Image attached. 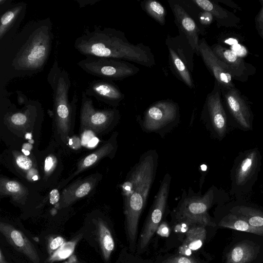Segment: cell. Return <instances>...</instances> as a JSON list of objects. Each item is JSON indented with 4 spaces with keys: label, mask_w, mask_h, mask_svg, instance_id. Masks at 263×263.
<instances>
[{
    "label": "cell",
    "mask_w": 263,
    "mask_h": 263,
    "mask_svg": "<svg viewBox=\"0 0 263 263\" xmlns=\"http://www.w3.org/2000/svg\"><path fill=\"white\" fill-rule=\"evenodd\" d=\"M54 39L50 17L31 20L15 36L0 45L1 85L15 78L35 75L43 70Z\"/></svg>",
    "instance_id": "1"
},
{
    "label": "cell",
    "mask_w": 263,
    "mask_h": 263,
    "mask_svg": "<svg viewBox=\"0 0 263 263\" xmlns=\"http://www.w3.org/2000/svg\"><path fill=\"white\" fill-rule=\"evenodd\" d=\"M74 47L86 57H96L120 59L151 68L156 65L151 48L143 43L132 44L121 30L95 26L86 29L78 37Z\"/></svg>",
    "instance_id": "2"
},
{
    "label": "cell",
    "mask_w": 263,
    "mask_h": 263,
    "mask_svg": "<svg viewBox=\"0 0 263 263\" xmlns=\"http://www.w3.org/2000/svg\"><path fill=\"white\" fill-rule=\"evenodd\" d=\"M157 164V152L148 150L141 156L122 185L127 238L134 250L139 219L154 180Z\"/></svg>",
    "instance_id": "3"
},
{
    "label": "cell",
    "mask_w": 263,
    "mask_h": 263,
    "mask_svg": "<svg viewBox=\"0 0 263 263\" xmlns=\"http://www.w3.org/2000/svg\"><path fill=\"white\" fill-rule=\"evenodd\" d=\"M52 89L54 120L63 141L67 139L72 115L79 100L76 91L69 99L71 81L69 73L61 68L57 60L53 62L47 77Z\"/></svg>",
    "instance_id": "4"
},
{
    "label": "cell",
    "mask_w": 263,
    "mask_h": 263,
    "mask_svg": "<svg viewBox=\"0 0 263 263\" xmlns=\"http://www.w3.org/2000/svg\"><path fill=\"white\" fill-rule=\"evenodd\" d=\"M78 65L90 75L111 81L133 76L140 71L138 67L129 62L102 57H86L79 61Z\"/></svg>",
    "instance_id": "5"
},
{
    "label": "cell",
    "mask_w": 263,
    "mask_h": 263,
    "mask_svg": "<svg viewBox=\"0 0 263 263\" xmlns=\"http://www.w3.org/2000/svg\"><path fill=\"white\" fill-rule=\"evenodd\" d=\"M171 181L170 175L166 174L160 184L141 233L139 241L141 249L147 246L162 219L167 205Z\"/></svg>",
    "instance_id": "6"
},
{
    "label": "cell",
    "mask_w": 263,
    "mask_h": 263,
    "mask_svg": "<svg viewBox=\"0 0 263 263\" xmlns=\"http://www.w3.org/2000/svg\"><path fill=\"white\" fill-rule=\"evenodd\" d=\"M213 197V191L210 190L203 197L186 198L178 210L177 215L179 219L188 224L215 226L208 212Z\"/></svg>",
    "instance_id": "7"
},
{
    "label": "cell",
    "mask_w": 263,
    "mask_h": 263,
    "mask_svg": "<svg viewBox=\"0 0 263 263\" xmlns=\"http://www.w3.org/2000/svg\"><path fill=\"white\" fill-rule=\"evenodd\" d=\"M119 118V112L115 108L96 109L91 99L84 91L82 92L80 119L83 126L100 132L116 123Z\"/></svg>",
    "instance_id": "8"
},
{
    "label": "cell",
    "mask_w": 263,
    "mask_h": 263,
    "mask_svg": "<svg viewBox=\"0 0 263 263\" xmlns=\"http://www.w3.org/2000/svg\"><path fill=\"white\" fill-rule=\"evenodd\" d=\"M179 113L178 104L171 100L156 102L145 110L142 126L150 132L157 130L174 122Z\"/></svg>",
    "instance_id": "9"
},
{
    "label": "cell",
    "mask_w": 263,
    "mask_h": 263,
    "mask_svg": "<svg viewBox=\"0 0 263 263\" xmlns=\"http://www.w3.org/2000/svg\"><path fill=\"white\" fill-rule=\"evenodd\" d=\"M214 53L226 65L233 80L246 82L249 77L256 72V68L251 64L246 62L233 51L219 44L210 46Z\"/></svg>",
    "instance_id": "10"
},
{
    "label": "cell",
    "mask_w": 263,
    "mask_h": 263,
    "mask_svg": "<svg viewBox=\"0 0 263 263\" xmlns=\"http://www.w3.org/2000/svg\"><path fill=\"white\" fill-rule=\"evenodd\" d=\"M202 112L208 117L217 134L222 137L227 129V118L223 105L221 88L216 81L212 90L206 97Z\"/></svg>",
    "instance_id": "11"
},
{
    "label": "cell",
    "mask_w": 263,
    "mask_h": 263,
    "mask_svg": "<svg viewBox=\"0 0 263 263\" xmlns=\"http://www.w3.org/2000/svg\"><path fill=\"white\" fill-rule=\"evenodd\" d=\"M221 90L222 99L231 115L242 127L249 129L252 112L245 96L235 87Z\"/></svg>",
    "instance_id": "12"
},
{
    "label": "cell",
    "mask_w": 263,
    "mask_h": 263,
    "mask_svg": "<svg viewBox=\"0 0 263 263\" xmlns=\"http://www.w3.org/2000/svg\"><path fill=\"white\" fill-rule=\"evenodd\" d=\"M199 53L208 70L220 88L235 87L233 79L223 62L213 52L204 38L199 41Z\"/></svg>",
    "instance_id": "13"
},
{
    "label": "cell",
    "mask_w": 263,
    "mask_h": 263,
    "mask_svg": "<svg viewBox=\"0 0 263 263\" xmlns=\"http://www.w3.org/2000/svg\"><path fill=\"white\" fill-rule=\"evenodd\" d=\"M27 6L24 2L12 4L1 13L0 45L12 39L20 29L26 13Z\"/></svg>",
    "instance_id": "14"
},
{
    "label": "cell",
    "mask_w": 263,
    "mask_h": 263,
    "mask_svg": "<svg viewBox=\"0 0 263 263\" xmlns=\"http://www.w3.org/2000/svg\"><path fill=\"white\" fill-rule=\"evenodd\" d=\"M168 2L179 31L186 36L195 53L200 55L199 35L200 31L197 24L180 4L172 1Z\"/></svg>",
    "instance_id": "15"
},
{
    "label": "cell",
    "mask_w": 263,
    "mask_h": 263,
    "mask_svg": "<svg viewBox=\"0 0 263 263\" xmlns=\"http://www.w3.org/2000/svg\"><path fill=\"white\" fill-rule=\"evenodd\" d=\"M84 92L88 97H94L114 106H118L125 97V95L112 81L102 79L90 82Z\"/></svg>",
    "instance_id": "16"
},
{
    "label": "cell",
    "mask_w": 263,
    "mask_h": 263,
    "mask_svg": "<svg viewBox=\"0 0 263 263\" xmlns=\"http://www.w3.org/2000/svg\"><path fill=\"white\" fill-rule=\"evenodd\" d=\"M0 232L9 243L17 251L26 256L34 263L40 262V257L34 245L21 231L10 224L1 222Z\"/></svg>",
    "instance_id": "17"
},
{
    "label": "cell",
    "mask_w": 263,
    "mask_h": 263,
    "mask_svg": "<svg viewBox=\"0 0 263 263\" xmlns=\"http://www.w3.org/2000/svg\"><path fill=\"white\" fill-rule=\"evenodd\" d=\"M201 10L210 12L219 26L238 27L240 19L233 12L223 8L215 0H192Z\"/></svg>",
    "instance_id": "18"
},
{
    "label": "cell",
    "mask_w": 263,
    "mask_h": 263,
    "mask_svg": "<svg viewBox=\"0 0 263 263\" xmlns=\"http://www.w3.org/2000/svg\"><path fill=\"white\" fill-rule=\"evenodd\" d=\"M176 36L168 34L166 37V45L171 46L182 60L189 70L192 72L194 69V54L195 53L186 36L180 31Z\"/></svg>",
    "instance_id": "19"
},
{
    "label": "cell",
    "mask_w": 263,
    "mask_h": 263,
    "mask_svg": "<svg viewBox=\"0 0 263 263\" xmlns=\"http://www.w3.org/2000/svg\"><path fill=\"white\" fill-rule=\"evenodd\" d=\"M206 235L205 226L197 225L190 228L186 232V238L179 249L181 254L189 256L192 251L201 247Z\"/></svg>",
    "instance_id": "20"
},
{
    "label": "cell",
    "mask_w": 263,
    "mask_h": 263,
    "mask_svg": "<svg viewBox=\"0 0 263 263\" xmlns=\"http://www.w3.org/2000/svg\"><path fill=\"white\" fill-rule=\"evenodd\" d=\"M256 246L247 241L236 244L228 253L226 263H249L257 255Z\"/></svg>",
    "instance_id": "21"
},
{
    "label": "cell",
    "mask_w": 263,
    "mask_h": 263,
    "mask_svg": "<svg viewBox=\"0 0 263 263\" xmlns=\"http://www.w3.org/2000/svg\"><path fill=\"white\" fill-rule=\"evenodd\" d=\"M117 133H115L104 145L94 153L83 159L79 163L78 168L73 176H75L84 170L92 166L101 158L112 154L117 148Z\"/></svg>",
    "instance_id": "22"
},
{
    "label": "cell",
    "mask_w": 263,
    "mask_h": 263,
    "mask_svg": "<svg viewBox=\"0 0 263 263\" xmlns=\"http://www.w3.org/2000/svg\"><path fill=\"white\" fill-rule=\"evenodd\" d=\"M168 50L170 66L174 75L190 88H194L195 85L191 72L171 46L166 45Z\"/></svg>",
    "instance_id": "23"
},
{
    "label": "cell",
    "mask_w": 263,
    "mask_h": 263,
    "mask_svg": "<svg viewBox=\"0 0 263 263\" xmlns=\"http://www.w3.org/2000/svg\"><path fill=\"white\" fill-rule=\"evenodd\" d=\"M257 161L255 151L250 152L241 161L235 172V180L237 184H243L251 178L257 167Z\"/></svg>",
    "instance_id": "24"
},
{
    "label": "cell",
    "mask_w": 263,
    "mask_h": 263,
    "mask_svg": "<svg viewBox=\"0 0 263 263\" xmlns=\"http://www.w3.org/2000/svg\"><path fill=\"white\" fill-rule=\"evenodd\" d=\"M219 226L263 236V228L253 227L246 221L233 213L229 214L223 218L220 221Z\"/></svg>",
    "instance_id": "25"
},
{
    "label": "cell",
    "mask_w": 263,
    "mask_h": 263,
    "mask_svg": "<svg viewBox=\"0 0 263 263\" xmlns=\"http://www.w3.org/2000/svg\"><path fill=\"white\" fill-rule=\"evenodd\" d=\"M98 234L104 259L108 261L114 250L115 242L109 229L102 221L98 222Z\"/></svg>",
    "instance_id": "26"
},
{
    "label": "cell",
    "mask_w": 263,
    "mask_h": 263,
    "mask_svg": "<svg viewBox=\"0 0 263 263\" xmlns=\"http://www.w3.org/2000/svg\"><path fill=\"white\" fill-rule=\"evenodd\" d=\"M233 214L246 221L251 226L263 228V213L257 209L246 206H236L231 210Z\"/></svg>",
    "instance_id": "27"
},
{
    "label": "cell",
    "mask_w": 263,
    "mask_h": 263,
    "mask_svg": "<svg viewBox=\"0 0 263 263\" xmlns=\"http://www.w3.org/2000/svg\"><path fill=\"white\" fill-rule=\"evenodd\" d=\"M142 9L161 25L165 23L166 11L158 1L155 0L144 1L141 3Z\"/></svg>",
    "instance_id": "28"
},
{
    "label": "cell",
    "mask_w": 263,
    "mask_h": 263,
    "mask_svg": "<svg viewBox=\"0 0 263 263\" xmlns=\"http://www.w3.org/2000/svg\"><path fill=\"white\" fill-rule=\"evenodd\" d=\"M1 193L13 195L14 198H19L25 194V189L21 184L15 181L4 180L1 181Z\"/></svg>",
    "instance_id": "29"
},
{
    "label": "cell",
    "mask_w": 263,
    "mask_h": 263,
    "mask_svg": "<svg viewBox=\"0 0 263 263\" xmlns=\"http://www.w3.org/2000/svg\"><path fill=\"white\" fill-rule=\"evenodd\" d=\"M94 182L93 181L89 179L81 183L76 188L74 192H72L70 199L67 202H70V201L82 198L87 195L93 187L95 184Z\"/></svg>",
    "instance_id": "30"
},
{
    "label": "cell",
    "mask_w": 263,
    "mask_h": 263,
    "mask_svg": "<svg viewBox=\"0 0 263 263\" xmlns=\"http://www.w3.org/2000/svg\"><path fill=\"white\" fill-rule=\"evenodd\" d=\"M74 248V243L73 242L65 243L62 247L55 253L50 259L55 260L65 258L72 252Z\"/></svg>",
    "instance_id": "31"
},
{
    "label": "cell",
    "mask_w": 263,
    "mask_h": 263,
    "mask_svg": "<svg viewBox=\"0 0 263 263\" xmlns=\"http://www.w3.org/2000/svg\"><path fill=\"white\" fill-rule=\"evenodd\" d=\"M15 160L17 166L24 170H28L32 166L31 160L25 155H17Z\"/></svg>",
    "instance_id": "32"
},
{
    "label": "cell",
    "mask_w": 263,
    "mask_h": 263,
    "mask_svg": "<svg viewBox=\"0 0 263 263\" xmlns=\"http://www.w3.org/2000/svg\"><path fill=\"white\" fill-rule=\"evenodd\" d=\"M162 263H198L193 258L185 255H178L169 257L164 261Z\"/></svg>",
    "instance_id": "33"
},
{
    "label": "cell",
    "mask_w": 263,
    "mask_h": 263,
    "mask_svg": "<svg viewBox=\"0 0 263 263\" xmlns=\"http://www.w3.org/2000/svg\"><path fill=\"white\" fill-rule=\"evenodd\" d=\"M57 159L52 155L48 156L44 162V172L46 175L51 173L55 167Z\"/></svg>",
    "instance_id": "34"
},
{
    "label": "cell",
    "mask_w": 263,
    "mask_h": 263,
    "mask_svg": "<svg viewBox=\"0 0 263 263\" xmlns=\"http://www.w3.org/2000/svg\"><path fill=\"white\" fill-rule=\"evenodd\" d=\"M198 20L200 23L204 26H209L214 20L212 15L209 12L202 10L199 13Z\"/></svg>",
    "instance_id": "35"
},
{
    "label": "cell",
    "mask_w": 263,
    "mask_h": 263,
    "mask_svg": "<svg viewBox=\"0 0 263 263\" xmlns=\"http://www.w3.org/2000/svg\"><path fill=\"white\" fill-rule=\"evenodd\" d=\"M64 243V239L62 237L58 236L53 238L49 243L48 252L52 253L57 249L60 247Z\"/></svg>",
    "instance_id": "36"
},
{
    "label": "cell",
    "mask_w": 263,
    "mask_h": 263,
    "mask_svg": "<svg viewBox=\"0 0 263 263\" xmlns=\"http://www.w3.org/2000/svg\"><path fill=\"white\" fill-rule=\"evenodd\" d=\"M261 8L255 17V27L257 32L263 30V1H260Z\"/></svg>",
    "instance_id": "37"
},
{
    "label": "cell",
    "mask_w": 263,
    "mask_h": 263,
    "mask_svg": "<svg viewBox=\"0 0 263 263\" xmlns=\"http://www.w3.org/2000/svg\"><path fill=\"white\" fill-rule=\"evenodd\" d=\"M94 134L90 130H86L82 135L81 144L87 146L88 143L95 137Z\"/></svg>",
    "instance_id": "38"
},
{
    "label": "cell",
    "mask_w": 263,
    "mask_h": 263,
    "mask_svg": "<svg viewBox=\"0 0 263 263\" xmlns=\"http://www.w3.org/2000/svg\"><path fill=\"white\" fill-rule=\"evenodd\" d=\"M60 199V194L57 189L52 190L50 193L49 202L51 204L57 203Z\"/></svg>",
    "instance_id": "39"
},
{
    "label": "cell",
    "mask_w": 263,
    "mask_h": 263,
    "mask_svg": "<svg viewBox=\"0 0 263 263\" xmlns=\"http://www.w3.org/2000/svg\"><path fill=\"white\" fill-rule=\"evenodd\" d=\"M217 3H221L224 5L236 10H242V9L237 4L231 0H215Z\"/></svg>",
    "instance_id": "40"
},
{
    "label": "cell",
    "mask_w": 263,
    "mask_h": 263,
    "mask_svg": "<svg viewBox=\"0 0 263 263\" xmlns=\"http://www.w3.org/2000/svg\"><path fill=\"white\" fill-rule=\"evenodd\" d=\"M158 233L162 236H167L169 234V229L165 223L161 224L158 230Z\"/></svg>",
    "instance_id": "41"
},
{
    "label": "cell",
    "mask_w": 263,
    "mask_h": 263,
    "mask_svg": "<svg viewBox=\"0 0 263 263\" xmlns=\"http://www.w3.org/2000/svg\"><path fill=\"white\" fill-rule=\"evenodd\" d=\"M69 145L72 147L73 148H78L80 147L81 141L78 138H73L69 140Z\"/></svg>",
    "instance_id": "42"
},
{
    "label": "cell",
    "mask_w": 263,
    "mask_h": 263,
    "mask_svg": "<svg viewBox=\"0 0 263 263\" xmlns=\"http://www.w3.org/2000/svg\"><path fill=\"white\" fill-rule=\"evenodd\" d=\"M99 142V139L97 137H95L92 140L88 143L87 147H93L95 146Z\"/></svg>",
    "instance_id": "43"
},
{
    "label": "cell",
    "mask_w": 263,
    "mask_h": 263,
    "mask_svg": "<svg viewBox=\"0 0 263 263\" xmlns=\"http://www.w3.org/2000/svg\"><path fill=\"white\" fill-rule=\"evenodd\" d=\"M32 148V145L29 143H25L23 145L22 149L30 151Z\"/></svg>",
    "instance_id": "44"
},
{
    "label": "cell",
    "mask_w": 263,
    "mask_h": 263,
    "mask_svg": "<svg viewBox=\"0 0 263 263\" xmlns=\"http://www.w3.org/2000/svg\"><path fill=\"white\" fill-rule=\"evenodd\" d=\"M0 263H8L5 258L2 249H0Z\"/></svg>",
    "instance_id": "45"
},
{
    "label": "cell",
    "mask_w": 263,
    "mask_h": 263,
    "mask_svg": "<svg viewBox=\"0 0 263 263\" xmlns=\"http://www.w3.org/2000/svg\"><path fill=\"white\" fill-rule=\"evenodd\" d=\"M22 151L25 155H26V156L29 155V154H30L29 151L24 150V149H22Z\"/></svg>",
    "instance_id": "46"
},
{
    "label": "cell",
    "mask_w": 263,
    "mask_h": 263,
    "mask_svg": "<svg viewBox=\"0 0 263 263\" xmlns=\"http://www.w3.org/2000/svg\"><path fill=\"white\" fill-rule=\"evenodd\" d=\"M258 34L260 35V36L263 39V30L258 32Z\"/></svg>",
    "instance_id": "47"
},
{
    "label": "cell",
    "mask_w": 263,
    "mask_h": 263,
    "mask_svg": "<svg viewBox=\"0 0 263 263\" xmlns=\"http://www.w3.org/2000/svg\"><path fill=\"white\" fill-rule=\"evenodd\" d=\"M32 179L33 180H36L38 179V177L36 175H35L32 177Z\"/></svg>",
    "instance_id": "48"
}]
</instances>
